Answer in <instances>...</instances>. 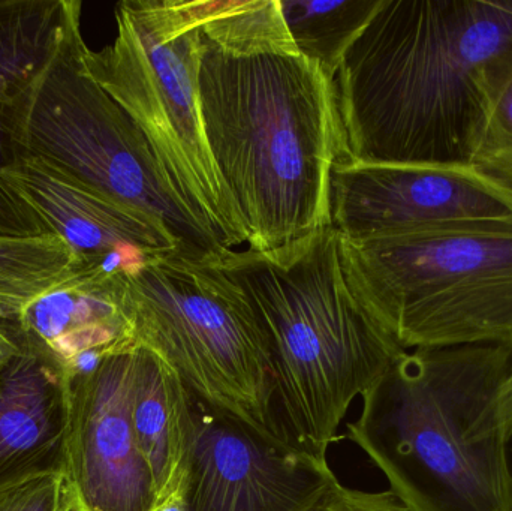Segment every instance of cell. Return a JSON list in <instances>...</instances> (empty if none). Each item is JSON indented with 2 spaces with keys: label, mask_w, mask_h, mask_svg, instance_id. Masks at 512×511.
Wrapping results in <instances>:
<instances>
[{
  "label": "cell",
  "mask_w": 512,
  "mask_h": 511,
  "mask_svg": "<svg viewBox=\"0 0 512 511\" xmlns=\"http://www.w3.org/2000/svg\"><path fill=\"white\" fill-rule=\"evenodd\" d=\"M198 90L249 251L333 227L331 174L349 158L336 78L298 51L280 0L204 2Z\"/></svg>",
  "instance_id": "cell-1"
},
{
  "label": "cell",
  "mask_w": 512,
  "mask_h": 511,
  "mask_svg": "<svg viewBox=\"0 0 512 511\" xmlns=\"http://www.w3.org/2000/svg\"><path fill=\"white\" fill-rule=\"evenodd\" d=\"M331 222L346 239L512 225V192L462 164H369L346 158L331 174Z\"/></svg>",
  "instance_id": "cell-9"
},
{
  "label": "cell",
  "mask_w": 512,
  "mask_h": 511,
  "mask_svg": "<svg viewBox=\"0 0 512 511\" xmlns=\"http://www.w3.org/2000/svg\"><path fill=\"white\" fill-rule=\"evenodd\" d=\"M203 20V0H125L116 9L113 44L84 48L83 65L137 123L189 213L234 251L249 234L204 134L198 90Z\"/></svg>",
  "instance_id": "cell-5"
},
{
  "label": "cell",
  "mask_w": 512,
  "mask_h": 511,
  "mask_svg": "<svg viewBox=\"0 0 512 511\" xmlns=\"http://www.w3.org/2000/svg\"><path fill=\"white\" fill-rule=\"evenodd\" d=\"M342 258L405 350L512 345V225L342 236Z\"/></svg>",
  "instance_id": "cell-6"
},
{
  "label": "cell",
  "mask_w": 512,
  "mask_h": 511,
  "mask_svg": "<svg viewBox=\"0 0 512 511\" xmlns=\"http://www.w3.org/2000/svg\"><path fill=\"white\" fill-rule=\"evenodd\" d=\"M382 0H280L298 51L336 78L343 57L375 17Z\"/></svg>",
  "instance_id": "cell-18"
},
{
  "label": "cell",
  "mask_w": 512,
  "mask_h": 511,
  "mask_svg": "<svg viewBox=\"0 0 512 511\" xmlns=\"http://www.w3.org/2000/svg\"><path fill=\"white\" fill-rule=\"evenodd\" d=\"M137 347L69 378L62 464L69 511L155 510L152 476L132 428Z\"/></svg>",
  "instance_id": "cell-10"
},
{
  "label": "cell",
  "mask_w": 512,
  "mask_h": 511,
  "mask_svg": "<svg viewBox=\"0 0 512 511\" xmlns=\"http://www.w3.org/2000/svg\"><path fill=\"white\" fill-rule=\"evenodd\" d=\"M6 323L23 350L50 360L68 378L137 345L119 273L80 270Z\"/></svg>",
  "instance_id": "cell-13"
},
{
  "label": "cell",
  "mask_w": 512,
  "mask_h": 511,
  "mask_svg": "<svg viewBox=\"0 0 512 511\" xmlns=\"http://www.w3.org/2000/svg\"><path fill=\"white\" fill-rule=\"evenodd\" d=\"M469 165L512 192V74L490 105Z\"/></svg>",
  "instance_id": "cell-19"
},
{
  "label": "cell",
  "mask_w": 512,
  "mask_h": 511,
  "mask_svg": "<svg viewBox=\"0 0 512 511\" xmlns=\"http://www.w3.org/2000/svg\"><path fill=\"white\" fill-rule=\"evenodd\" d=\"M264 341L283 440L328 461L352 402L406 353L354 290L333 227L270 252L225 251Z\"/></svg>",
  "instance_id": "cell-4"
},
{
  "label": "cell",
  "mask_w": 512,
  "mask_h": 511,
  "mask_svg": "<svg viewBox=\"0 0 512 511\" xmlns=\"http://www.w3.org/2000/svg\"><path fill=\"white\" fill-rule=\"evenodd\" d=\"M511 393H512V381H511Z\"/></svg>",
  "instance_id": "cell-24"
},
{
  "label": "cell",
  "mask_w": 512,
  "mask_h": 511,
  "mask_svg": "<svg viewBox=\"0 0 512 511\" xmlns=\"http://www.w3.org/2000/svg\"><path fill=\"white\" fill-rule=\"evenodd\" d=\"M131 417L158 507L188 488L195 446L194 396L176 369L143 345L135 357Z\"/></svg>",
  "instance_id": "cell-16"
},
{
  "label": "cell",
  "mask_w": 512,
  "mask_h": 511,
  "mask_svg": "<svg viewBox=\"0 0 512 511\" xmlns=\"http://www.w3.org/2000/svg\"><path fill=\"white\" fill-rule=\"evenodd\" d=\"M72 3L74 0H0V234L47 233L2 176L23 155L17 141L18 105L53 51Z\"/></svg>",
  "instance_id": "cell-15"
},
{
  "label": "cell",
  "mask_w": 512,
  "mask_h": 511,
  "mask_svg": "<svg viewBox=\"0 0 512 511\" xmlns=\"http://www.w3.org/2000/svg\"><path fill=\"white\" fill-rule=\"evenodd\" d=\"M313 511H409L390 489L361 491L340 483Z\"/></svg>",
  "instance_id": "cell-21"
},
{
  "label": "cell",
  "mask_w": 512,
  "mask_h": 511,
  "mask_svg": "<svg viewBox=\"0 0 512 511\" xmlns=\"http://www.w3.org/2000/svg\"><path fill=\"white\" fill-rule=\"evenodd\" d=\"M512 74V2L382 0L337 72L349 158L471 164Z\"/></svg>",
  "instance_id": "cell-2"
},
{
  "label": "cell",
  "mask_w": 512,
  "mask_h": 511,
  "mask_svg": "<svg viewBox=\"0 0 512 511\" xmlns=\"http://www.w3.org/2000/svg\"><path fill=\"white\" fill-rule=\"evenodd\" d=\"M153 511H189L188 488L179 489Z\"/></svg>",
  "instance_id": "cell-23"
},
{
  "label": "cell",
  "mask_w": 512,
  "mask_h": 511,
  "mask_svg": "<svg viewBox=\"0 0 512 511\" xmlns=\"http://www.w3.org/2000/svg\"><path fill=\"white\" fill-rule=\"evenodd\" d=\"M512 345L408 350L346 425L409 511H512Z\"/></svg>",
  "instance_id": "cell-3"
},
{
  "label": "cell",
  "mask_w": 512,
  "mask_h": 511,
  "mask_svg": "<svg viewBox=\"0 0 512 511\" xmlns=\"http://www.w3.org/2000/svg\"><path fill=\"white\" fill-rule=\"evenodd\" d=\"M21 353H23V350H21L14 333L9 329L5 315H3L2 309H0V372H2L12 360L17 359Z\"/></svg>",
  "instance_id": "cell-22"
},
{
  "label": "cell",
  "mask_w": 512,
  "mask_h": 511,
  "mask_svg": "<svg viewBox=\"0 0 512 511\" xmlns=\"http://www.w3.org/2000/svg\"><path fill=\"white\" fill-rule=\"evenodd\" d=\"M78 270L74 252L56 234H0V309L5 320L20 314Z\"/></svg>",
  "instance_id": "cell-17"
},
{
  "label": "cell",
  "mask_w": 512,
  "mask_h": 511,
  "mask_svg": "<svg viewBox=\"0 0 512 511\" xmlns=\"http://www.w3.org/2000/svg\"><path fill=\"white\" fill-rule=\"evenodd\" d=\"M189 511H313L340 485L330 462L265 440L194 398Z\"/></svg>",
  "instance_id": "cell-11"
},
{
  "label": "cell",
  "mask_w": 512,
  "mask_h": 511,
  "mask_svg": "<svg viewBox=\"0 0 512 511\" xmlns=\"http://www.w3.org/2000/svg\"><path fill=\"white\" fill-rule=\"evenodd\" d=\"M0 511H69L62 471L0 489Z\"/></svg>",
  "instance_id": "cell-20"
},
{
  "label": "cell",
  "mask_w": 512,
  "mask_h": 511,
  "mask_svg": "<svg viewBox=\"0 0 512 511\" xmlns=\"http://www.w3.org/2000/svg\"><path fill=\"white\" fill-rule=\"evenodd\" d=\"M86 47L81 2L74 0L53 51L18 105L21 153L161 222L189 254H224L227 249L177 197L137 123L87 75Z\"/></svg>",
  "instance_id": "cell-8"
},
{
  "label": "cell",
  "mask_w": 512,
  "mask_h": 511,
  "mask_svg": "<svg viewBox=\"0 0 512 511\" xmlns=\"http://www.w3.org/2000/svg\"><path fill=\"white\" fill-rule=\"evenodd\" d=\"M119 276L137 345L170 363L198 401L288 444L274 416L273 372L254 315L215 257L155 252Z\"/></svg>",
  "instance_id": "cell-7"
},
{
  "label": "cell",
  "mask_w": 512,
  "mask_h": 511,
  "mask_svg": "<svg viewBox=\"0 0 512 511\" xmlns=\"http://www.w3.org/2000/svg\"><path fill=\"white\" fill-rule=\"evenodd\" d=\"M2 177L47 233L71 248L80 270L116 275L155 252L185 251L161 222L110 200L36 156H18Z\"/></svg>",
  "instance_id": "cell-12"
},
{
  "label": "cell",
  "mask_w": 512,
  "mask_h": 511,
  "mask_svg": "<svg viewBox=\"0 0 512 511\" xmlns=\"http://www.w3.org/2000/svg\"><path fill=\"white\" fill-rule=\"evenodd\" d=\"M68 399V375L38 354L0 372V489L62 471Z\"/></svg>",
  "instance_id": "cell-14"
}]
</instances>
